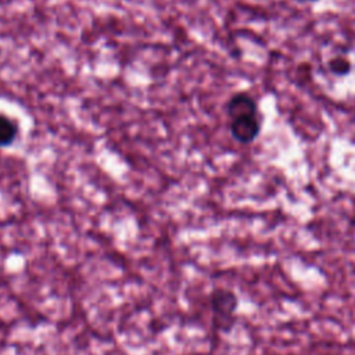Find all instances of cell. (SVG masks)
I'll return each mask as SVG.
<instances>
[{
	"label": "cell",
	"instance_id": "cell-1",
	"mask_svg": "<svg viewBox=\"0 0 355 355\" xmlns=\"http://www.w3.org/2000/svg\"><path fill=\"white\" fill-rule=\"evenodd\" d=\"M239 308L237 295L227 288H215L211 294V309L214 326L220 331H230L236 323Z\"/></svg>",
	"mask_w": 355,
	"mask_h": 355
},
{
	"label": "cell",
	"instance_id": "cell-2",
	"mask_svg": "<svg viewBox=\"0 0 355 355\" xmlns=\"http://www.w3.org/2000/svg\"><path fill=\"white\" fill-rule=\"evenodd\" d=\"M261 132L259 114L240 115L230 119V133L234 140L241 144H248L257 139Z\"/></svg>",
	"mask_w": 355,
	"mask_h": 355
},
{
	"label": "cell",
	"instance_id": "cell-3",
	"mask_svg": "<svg viewBox=\"0 0 355 355\" xmlns=\"http://www.w3.org/2000/svg\"><path fill=\"white\" fill-rule=\"evenodd\" d=\"M227 116L229 119L240 116V115H248V114H259L258 111V105L254 100L252 96H250L248 93H236L230 97V100L227 101Z\"/></svg>",
	"mask_w": 355,
	"mask_h": 355
},
{
	"label": "cell",
	"instance_id": "cell-4",
	"mask_svg": "<svg viewBox=\"0 0 355 355\" xmlns=\"http://www.w3.org/2000/svg\"><path fill=\"white\" fill-rule=\"evenodd\" d=\"M17 136V125L7 116L0 115V147L10 146Z\"/></svg>",
	"mask_w": 355,
	"mask_h": 355
},
{
	"label": "cell",
	"instance_id": "cell-5",
	"mask_svg": "<svg viewBox=\"0 0 355 355\" xmlns=\"http://www.w3.org/2000/svg\"><path fill=\"white\" fill-rule=\"evenodd\" d=\"M329 69L336 76H344L351 71V62L344 57H334L329 61Z\"/></svg>",
	"mask_w": 355,
	"mask_h": 355
},
{
	"label": "cell",
	"instance_id": "cell-6",
	"mask_svg": "<svg viewBox=\"0 0 355 355\" xmlns=\"http://www.w3.org/2000/svg\"><path fill=\"white\" fill-rule=\"evenodd\" d=\"M297 1H312V0H297Z\"/></svg>",
	"mask_w": 355,
	"mask_h": 355
}]
</instances>
